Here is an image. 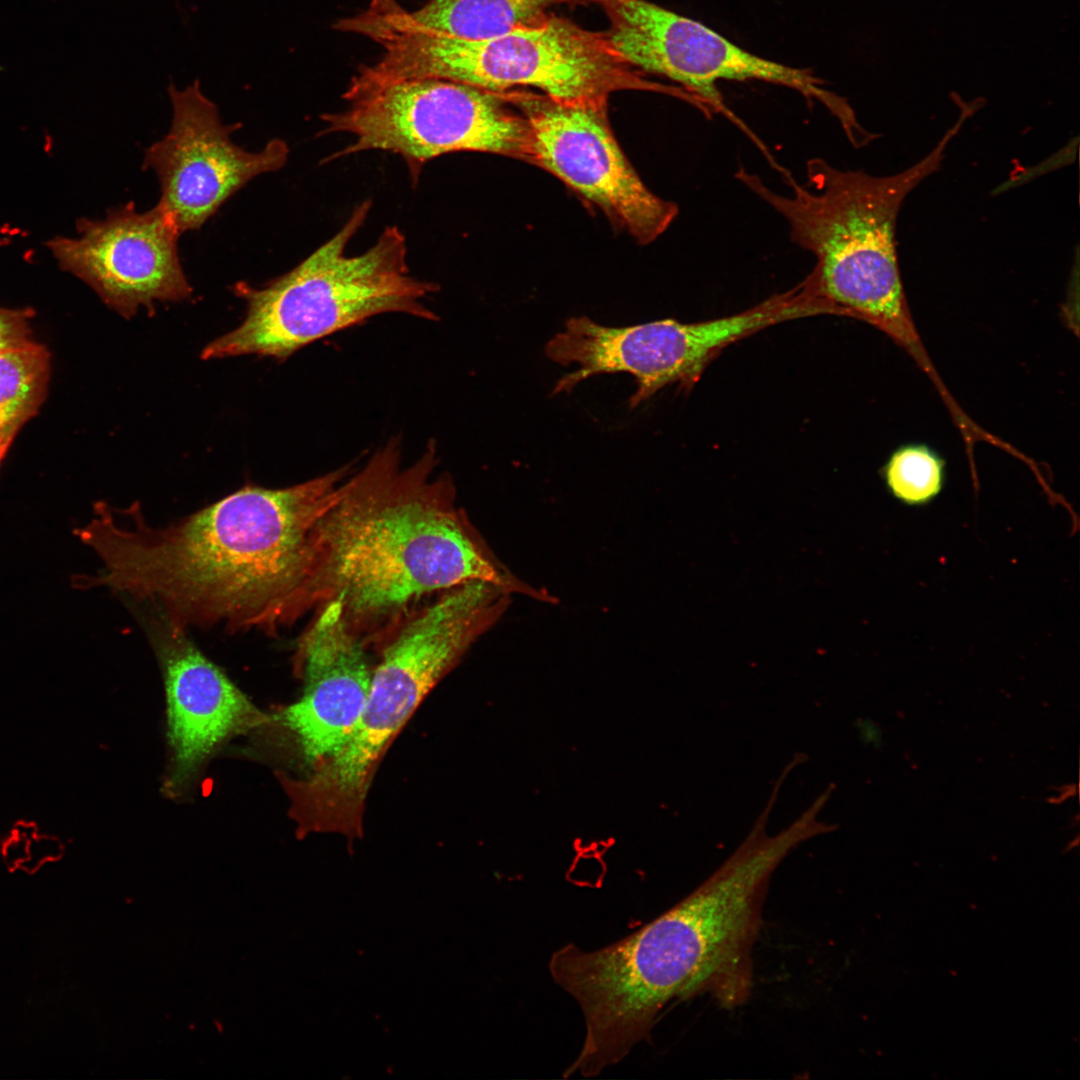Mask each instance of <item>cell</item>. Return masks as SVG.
Segmentation results:
<instances>
[{
    "label": "cell",
    "mask_w": 1080,
    "mask_h": 1080,
    "mask_svg": "<svg viewBox=\"0 0 1080 1080\" xmlns=\"http://www.w3.org/2000/svg\"><path fill=\"white\" fill-rule=\"evenodd\" d=\"M350 469L285 488L246 485L167 525L137 503H97L75 534L102 568L73 583L153 606L186 631L277 632L309 611L317 528Z\"/></svg>",
    "instance_id": "cell-1"
},
{
    "label": "cell",
    "mask_w": 1080,
    "mask_h": 1080,
    "mask_svg": "<svg viewBox=\"0 0 1080 1080\" xmlns=\"http://www.w3.org/2000/svg\"><path fill=\"white\" fill-rule=\"evenodd\" d=\"M783 846L752 832L701 885L633 934L598 950L569 943L548 968L581 1008L586 1034L568 1068L595 1077L649 1041L673 1002L710 992L732 1008L752 984V947Z\"/></svg>",
    "instance_id": "cell-2"
},
{
    "label": "cell",
    "mask_w": 1080,
    "mask_h": 1080,
    "mask_svg": "<svg viewBox=\"0 0 1080 1080\" xmlns=\"http://www.w3.org/2000/svg\"><path fill=\"white\" fill-rule=\"evenodd\" d=\"M391 438L340 485L317 528L309 608L336 600L361 640L413 602L473 581L552 602L501 565L456 505L436 444L402 466Z\"/></svg>",
    "instance_id": "cell-3"
},
{
    "label": "cell",
    "mask_w": 1080,
    "mask_h": 1080,
    "mask_svg": "<svg viewBox=\"0 0 1080 1080\" xmlns=\"http://www.w3.org/2000/svg\"><path fill=\"white\" fill-rule=\"evenodd\" d=\"M969 115L962 110L929 154L894 175L841 170L813 158L806 163V182L798 183L788 172L782 177L790 192L780 194L745 169L735 174L786 220L792 242L816 258L802 283L809 295L837 314L881 329L924 368L928 360L900 276L896 221L908 194L939 169L948 144Z\"/></svg>",
    "instance_id": "cell-4"
},
{
    "label": "cell",
    "mask_w": 1080,
    "mask_h": 1080,
    "mask_svg": "<svg viewBox=\"0 0 1080 1080\" xmlns=\"http://www.w3.org/2000/svg\"><path fill=\"white\" fill-rule=\"evenodd\" d=\"M371 206L369 199L358 204L337 233L264 287L236 283L233 292L245 300L246 316L207 344L201 358L255 354L285 360L319 339L387 313L438 321L424 300L439 286L411 274L407 240L398 226H386L364 252L347 254Z\"/></svg>",
    "instance_id": "cell-5"
},
{
    "label": "cell",
    "mask_w": 1080,
    "mask_h": 1080,
    "mask_svg": "<svg viewBox=\"0 0 1080 1080\" xmlns=\"http://www.w3.org/2000/svg\"><path fill=\"white\" fill-rule=\"evenodd\" d=\"M480 610L446 593L412 618L372 671L358 723L345 745L303 777L282 775L298 832L359 837L379 762L431 689L485 632Z\"/></svg>",
    "instance_id": "cell-6"
},
{
    "label": "cell",
    "mask_w": 1080,
    "mask_h": 1080,
    "mask_svg": "<svg viewBox=\"0 0 1080 1080\" xmlns=\"http://www.w3.org/2000/svg\"><path fill=\"white\" fill-rule=\"evenodd\" d=\"M385 64L396 79L438 78L496 93L533 88L563 102H603L618 90L654 88L603 32L552 13L484 40L445 35L404 18L388 34Z\"/></svg>",
    "instance_id": "cell-7"
},
{
    "label": "cell",
    "mask_w": 1080,
    "mask_h": 1080,
    "mask_svg": "<svg viewBox=\"0 0 1080 1080\" xmlns=\"http://www.w3.org/2000/svg\"><path fill=\"white\" fill-rule=\"evenodd\" d=\"M343 110L321 116L320 133L353 141L324 162L365 151H385L405 162L413 185L431 160L481 152L532 160L527 119L509 92L496 93L438 78L379 80L358 72Z\"/></svg>",
    "instance_id": "cell-8"
},
{
    "label": "cell",
    "mask_w": 1080,
    "mask_h": 1080,
    "mask_svg": "<svg viewBox=\"0 0 1080 1080\" xmlns=\"http://www.w3.org/2000/svg\"><path fill=\"white\" fill-rule=\"evenodd\" d=\"M591 1L604 10L609 27L603 33L626 64L677 82L706 100L742 129L764 155L769 152L764 144L724 104L718 81L758 80L786 86L824 105L845 133L859 125L846 99L827 90L807 70L750 53L701 22L648 0Z\"/></svg>",
    "instance_id": "cell-9"
},
{
    "label": "cell",
    "mask_w": 1080,
    "mask_h": 1080,
    "mask_svg": "<svg viewBox=\"0 0 1080 1080\" xmlns=\"http://www.w3.org/2000/svg\"><path fill=\"white\" fill-rule=\"evenodd\" d=\"M528 121L531 162L600 209L640 244L663 234L678 214L654 194L620 148L609 124L608 101L563 102L509 92Z\"/></svg>",
    "instance_id": "cell-10"
},
{
    "label": "cell",
    "mask_w": 1080,
    "mask_h": 1080,
    "mask_svg": "<svg viewBox=\"0 0 1080 1080\" xmlns=\"http://www.w3.org/2000/svg\"><path fill=\"white\" fill-rule=\"evenodd\" d=\"M173 117L169 132L145 152L143 167L157 175L160 203L178 230L200 228L252 178L287 162L285 141L270 140L259 152L237 146L230 134L241 124L224 125L199 80L183 90L168 86Z\"/></svg>",
    "instance_id": "cell-11"
},
{
    "label": "cell",
    "mask_w": 1080,
    "mask_h": 1080,
    "mask_svg": "<svg viewBox=\"0 0 1080 1080\" xmlns=\"http://www.w3.org/2000/svg\"><path fill=\"white\" fill-rule=\"evenodd\" d=\"M77 230V237H55L47 247L63 270L86 282L123 317L141 307L152 314L157 301L191 295L178 254L180 231L160 203L138 212L130 202L104 220L80 219Z\"/></svg>",
    "instance_id": "cell-12"
},
{
    "label": "cell",
    "mask_w": 1080,
    "mask_h": 1080,
    "mask_svg": "<svg viewBox=\"0 0 1080 1080\" xmlns=\"http://www.w3.org/2000/svg\"><path fill=\"white\" fill-rule=\"evenodd\" d=\"M149 630L166 698L170 763L163 790L177 797L221 745L270 726L272 716L260 711L186 630L161 616Z\"/></svg>",
    "instance_id": "cell-13"
},
{
    "label": "cell",
    "mask_w": 1080,
    "mask_h": 1080,
    "mask_svg": "<svg viewBox=\"0 0 1080 1080\" xmlns=\"http://www.w3.org/2000/svg\"><path fill=\"white\" fill-rule=\"evenodd\" d=\"M301 697L272 715L315 766L336 754L352 735L364 708L372 671L362 640L348 627L341 604L330 601L305 631L297 653Z\"/></svg>",
    "instance_id": "cell-14"
},
{
    "label": "cell",
    "mask_w": 1080,
    "mask_h": 1080,
    "mask_svg": "<svg viewBox=\"0 0 1080 1080\" xmlns=\"http://www.w3.org/2000/svg\"><path fill=\"white\" fill-rule=\"evenodd\" d=\"M580 0H425L408 14L417 25L445 35L490 39L549 15L550 8Z\"/></svg>",
    "instance_id": "cell-15"
},
{
    "label": "cell",
    "mask_w": 1080,
    "mask_h": 1080,
    "mask_svg": "<svg viewBox=\"0 0 1080 1080\" xmlns=\"http://www.w3.org/2000/svg\"><path fill=\"white\" fill-rule=\"evenodd\" d=\"M47 351L33 342L0 352V433L14 438L39 408L48 381Z\"/></svg>",
    "instance_id": "cell-16"
},
{
    "label": "cell",
    "mask_w": 1080,
    "mask_h": 1080,
    "mask_svg": "<svg viewBox=\"0 0 1080 1080\" xmlns=\"http://www.w3.org/2000/svg\"><path fill=\"white\" fill-rule=\"evenodd\" d=\"M881 472L888 493L908 507L929 505L942 493L946 482L944 459L921 443L896 448Z\"/></svg>",
    "instance_id": "cell-17"
},
{
    "label": "cell",
    "mask_w": 1080,
    "mask_h": 1080,
    "mask_svg": "<svg viewBox=\"0 0 1080 1080\" xmlns=\"http://www.w3.org/2000/svg\"><path fill=\"white\" fill-rule=\"evenodd\" d=\"M30 310L0 308V352L30 342Z\"/></svg>",
    "instance_id": "cell-18"
},
{
    "label": "cell",
    "mask_w": 1080,
    "mask_h": 1080,
    "mask_svg": "<svg viewBox=\"0 0 1080 1080\" xmlns=\"http://www.w3.org/2000/svg\"><path fill=\"white\" fill-rule=\"evenodd\" d=\"M12 439V437L0 433V462L3 459Z\"/></svg>",
    "instance_id": "cell-19"
}]
</instances>
